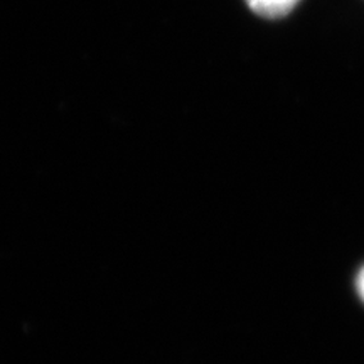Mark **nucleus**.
<instances>
[{"label":"nucleus","mask_w":364,"mask_h":364,"mask_svg":"<svg viewBox=\"0 0 364 364\" xmlns=\"http://www.w3.org/2000/svg\"><path fill=\"white\" fill-rule=\"evenodd\" d=\"M299 0H247L250 9L263 17H282L287 16L295 7Z\"/></svg>","instance_id":"obj_1"},{"label":"nucleus","mask_w":364,"mask_h":364,"mask_svg":"<svg viewBox=\"0 0 364 364\" xmlns=\"http://www.w3.org/2000/svg\"><path fill=\"white\" fill-rule=\"evenodd\" d=\"M356 285H358V292H359V295H361L363 300H364V268L361 270V273H359Z\"/></svg>","instance_id":"obj_2"}]
</instances>
